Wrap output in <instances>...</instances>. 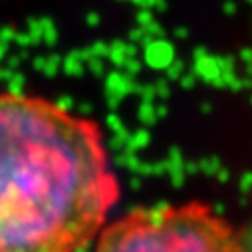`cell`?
I'll use <instances>...</instances> for the list:
<instances>
[{
	"mask_svg": "<svg viewBox=\"0 0 252 252\" xmlns=\"http://www.w3.org/2000/svg\"><path fill=\"white\" fill-rule=\"evenodd\" d=\"M117 201L94 119L40 95L0 94V252H78Z\"/></svg>",
	"mask_w": 252,
	"mask_h": 252,
	"instance_id": "6da1fadb",
	"label": "cell"
},
{
	"mask_svg": "<svg viewBox=\"0 0 252 252\" xmlns=\"http://www.w3.org/2000/svg\"><path fill=\"white\" fill-rule=\"evenodd\" d=\"M95 252H246L240 232L213 207L189 201L137 209L97 234Z\"/></svg>",
	"mask_w": 252,
	"mask_h": 252,
	"instance_id": "7a4b0ae2",
	"label": "cell"
},
{
	"mask_svg": "<svg viewBox=\"0 0 252 252\" xmlns=\"http://www.w3.org/2000/svg\"><path fill=\"white\" fill-rule=\"evenodd\" d=\"M240 238H242V244H244V250L246 252H252V222L240 232Z\"/></svg>",
	"mask_w": 252,
	"mask_h": 252,
	"instance_id": "3957f363",
	"label": "cell"
}]
</instances>
